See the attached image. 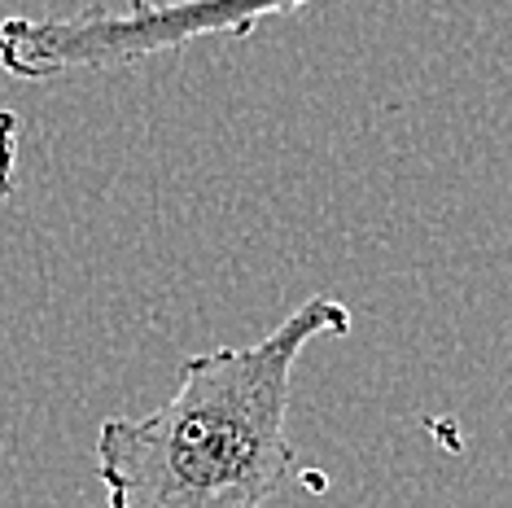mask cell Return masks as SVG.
<instances>
[{"label": "cell", "mask_w": 512, "mask_h": 508, "mask_svg": "<svg viewBox=\"0 0 512 508\" xmlns=\"http://www.w3.org/2000/svg\"><path fill=\"white\" fill-rule=\"evenodd\" d=\"M351 333V307L316 294L250 346H219L180 364V386L145 417L97 430L106 508H267L294 469L289 395L316 338Z\"/></svg>", "instance_id": "6da1fadb"}, {"label": "cell", "mask_w": 512, "mask_h": 508, "mask_svg": "<svg viewBox=\"0 0 512 508\" xmlns=\"http://www.w3.org/2000/svg\"><path fill=\"white\" fill-rule=\"evenodd\" d=\"M320 0H132L127 9H79L62 18L14 14L0 22V71L14 79H66L127 71L197 40H246L263 22L294 18Z\"/></svg>", "instance_id": "7a4b0ae2"}, {"label": "cell", "mask_w": 512, "mask_h": 508, "mask_svg": "<svg viewBox=\"0 0 512 508\" xmlns=\"http://www.w3.org/2000/svg\"><path fill=\"white\" fill-rule=\"evenodd\" d=\"M18 149H22V119L14 110H0V206L18 189Z\"/></svg>", "instance_id": "3957f363"}]
</instances>
